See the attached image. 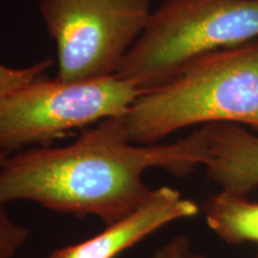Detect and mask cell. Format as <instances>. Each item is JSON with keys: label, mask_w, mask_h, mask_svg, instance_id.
<instances>
[{"label": "cell", "mask_w": 258, "mask_h": 258, "mask_svg": "<svg viewBox=\"0 0 258 258\" xmlns=\"http://www.w3.org/2000/svg\"><path fill=\"white\" fill-rule=\"evenodd\" d=\"M191 251V243L188 235L180 234L158 247L151 258H186Z\"/></svg>", "instance_id": "cell-11"}, {"label": "cell", "mask_w": 258, "mask_h": 258, "mask_svg": "<svg viewBox=\"0 0 258 258\" xmlns=\"http://www.w3.org/2000/svg\"><path fill=\"white\" fill-rule=\"evenodd\" d=\"M152 0H40L55 42L57 76L80 82L115 76L146 27Z\"/></svg>", "instance_id": "cell-5"}, {"label": "cell", "mask_w": 258, "mask_h": 258, "mask_svg": "<svg viewBox=\"0 0 258 258\" xmlns=\"http://www.w3.org/2000/svg\"><path fill=\"white\" fill-rule=\"evenodd\" d=\"M206 224L227 244H258V202L246 196L222 191L202 205Z\"/></svg>", "instance_id": "cell-8"}, {"label": "cell", "mask_w": 258, "mask_h": 258, "mask_svg": "<svg viewBox=\"0 0 258 258\" xmlns=\"http://www.w3.org/2000/svg\"><path fill=\"white\" fill-rule=\"evenodd\" d=\"M30 230L18 224L0 206V258H15L24 246Z\"/></svg>", "instance_id": "cell-10"}, {"label": "cell", "mask_w": 258, "mask_h": 258, "mask_svg": "<svg viewBox=\"0 0 258 258\" xmlns=\"http://www.w3.org/2000/svg\"><path fill=\"white\" fill-rule=\"evenodd\" d=\"M256 258H258V253H257V256H256Z\"/></svg>", "instance_id": "cell-14"}, {"label": "cell", "mask_w": 258, "mask_h": 258, "mask_svg": "<svg viewBox=\"0 0 258 258\" xmlns=\"http://www.w3.org/2000/svg\"><path fill=\"white\" fill-rule=\"evenodd\" d=\"M8 156L9 154H6V153H0V166H2V164L4 163L6 158H8Z\"/></svg>", "instance_id": "cell-13"}, {"label": "cell", "mask_w": 258, "mask_h": 258, "mask_svg": "<svg viewBox=\"0 0 258 258\" xmlns=\"http://www.w3.org/2000/svg\"><path fill=\"white\" fill-rule=\"evenodd\" d=\"M141 95L135 84L117 76L35 80L0 99V153L43 146L74 129L124 115Z\"/></svg>", "instance_id": "cell-4"}, {"label": "cell", "mask_w": 258, "mask_h": 258, "mask_svg": "<svg viewBox=\"0 0 258 258\" xmlns=\"http://www.w3.org/2000/svg\"><path fill=\"white\" fill-rule=\"evenodd\" d=\"M186 258H211L208 256H206V254H202V253H198V252H194V251L191 250L188 254V257Z\"/></svg>", "instance_id": "cell-12"}, {"label": "cell", "mask_w": 258, "mask_h": 258, "mask_svg": "<svg viewBox=\"0 0 258 258\" xmlns=\"http://www.w3.org/2000/svg\"><path fill=\"white\" fill-rule=\"evenodd\" d=\"M131 143H161L175 132L237 123L258 132V40L189 63L173 79L144 92L123 115Z\"/></svg>", "instance_id": "cell-2"}, {"label": "cell", "mask_w": 258, "mask_h": 258, "mask_svg": "<svg viewBox=\"0 0 258 258\" xmlns=\"http://www.w3.org/2000/svg\"><path fill=\"white\" fill-rule=\"evenodd\" d=\"M206 175L222 191L258 189V132L237 123L208 124Z\"/></svg>", "instance_id": "cell-7"}, {"label": "cell", "mask_w": 258, "mask_h": 258, "mask_svg": "<svg viewBox=\"0 0 258 258\" xmlns=\"http://www.w3.org/2000/svg\"><path fill=\"white\" fill-rule=\"evenodd\" d=\"M199 206L177 189H152L134 211L111 224L101 233L80 243L54 250L48 258H117L148 235L172 222L196 217Z\"/></svg>", "instance_id": "cell-6"}, {"label": "cell", "mask_w": 258, "mask_h": 258, "mask_svg": "<svg viewBox=\"0 0 258 258\" xmlns=\"http://www.w3.org/2000/svg\"><path fill=\"white\" fill-rule=\"evenodd\" d=\"M258 40V0H165L115 76L146 92L199 57Z\"/></svg>", "instance_id": "cell-3"}, {"label": "cell", "mask_w": 258, "mask_h": 258, "mask_svg": "<svg viewBox=\"0 0 258 258\" xmlns=\"http://www.w3.org/2000/svg\"><path fill=\"white\" fill-rule=\"evenodd\" d=\"M53 63L51 60H43L28 67H10L0 63V99L27 86L35 80L46 77L47 71Z\"/></svg>", "instance_id": "cell-9"}, {"label": "cell", "mask_w": 258, "mask_h": 258, "mask_svg": "<svg viewBox=\"0 0 258 258\" xmlns=\"http://www.w3.org/2000/svg\"><path fill=\"white\" fill-rule=\"evenodd\" d=\"M208 124L169 144L129 141L123 115L103 120L62 147H30L0 166V206L27 201L51 212L96 217L109 225L145 201L144 176L161 169L186 176L203 166Z\"/></svg>", "instance_id": "cell-1"}]
</instances>
